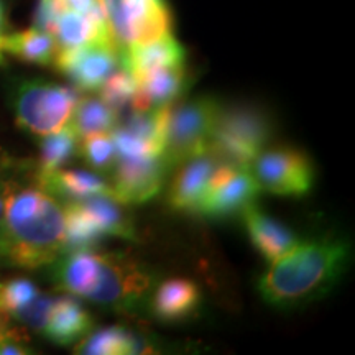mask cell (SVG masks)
Segmentation results:
<instances>
[{"mask_svg":"<svg viewBox=\"0 0 355 355\" xmlns=\"http://www.w3.org/2000/svg\"><path fill=\"white\" fill-rule=\"evenodd\" d=\"M0 219V263L37 270L64 252V207L42 188L3 181Z\"/></svg>","mask_w":355,"mask_h":355,"instance_id":"6da1fadb","label":"cell"},{"mask_svg":"<svg viewBox=\"0 0 355 355\" xmlns=\"http://www.w3.org/2000/svg\"><path fill=\"white\" fill-rule=\"evenodd\" d=\"M347 259V245L336 239L298 243L261 275V298L278 308L308 303L336 285Z\"/></svg>","mask_w":355,"mask_h":355,"instance_id":"7a4b0ae2","label":"cell"},{"mask_svg":"<svg viewBox=\"0 0 355 355\" xmlns=\"http://www.w3.org/2000/svg\"><path fill=\"white\" fill-rule=\"evenodd\" d=\"M220 109L219 102L212 97H198L170 109L162 152L166 170L209 152L211 137Z\"/></svg>","mask_w":355,"mask_h":355,"instance_id":"3957f363","label":"cell"},{"mask_svg":"<svg viewBox=\"0 0 355 355\" xmlns=\"http://www.w3.org/2000/svg\"><path fill=\"white\" fill-rule=\"evenodd\" d=\"M79 96L74 89L60 84L25 81L13 96V114L17 123L32 135L44 137L68 125Z\"/></svg>","mask_w":355,"mask_h":355,"instance_id":"277c9868","label":"cell"},{"mask_svg":"<svg viewBox=\"0 0 355 355\" xmlns=\"http://www.w3.org/2000/svg\"><path fill=\"white\" fill-rule=\"evenodd\" d=\"M268 139L270 123L255 109H220L211 137L209 152L220 162L250 170Z\"/></svg>","mask_w":355,"mask_h":355,"instance_id":"5b68a950","label":"cell"},{"mask_svg":"<svg viewBox=\"0 0 355 355\" xmlns=\"http://www.w3.org/2000/svg\"><path fill=\"white\" fill-rule=\"evenodd\" d=\"M152 286V273L123 254L96 255V268L84 300L115 309H133Z\"/></svg>","mask_w":355,"mask_h":355,"instance_id":"8992f818","label":"cell"},{"mask_svg":"<svg viewBox=\"0 0 355 355\" xmlns=\"http://www.w3.org/2000/svg\"><path fill=\"white\" fill-rule=\"evenodd\" d=\"M119 51L173 35L166 0H102Z\"/></svg>","mask_w":355,"mask_h":355,"instance_id":"52a82bcc","label":"cell"},{"mask_svg":"<svg viewBox=\"0 0 355 355\" xmlns=\"http://www.w3.org/2000/svg\"><path fill=\"white\" fill-rule=\"evenodd\" d=\"M260 189L279 196H304L314 183V168L308 155L293 148L261 152L252 163Z\"/></svg>","mask_w":355,"mask_h":355,"instance_id":"ba28073f","label":"cell"},{"mask_svg":"<svg viewBox=\"0 0 355 355\" xmlns=\"http://www.w3.org/2000/svg\"><path fill=\"white\" fill-rule=\"evenodd\" d=\"M121 64V51L114 42H96L78 48H60L53 66L83 91H99Z\"/></svg>","mask_w":355,"mask_h":355,"instance_id":"9c48e42d","label":"cell"},{"mask_svg":"<svg viewBox=\"0 0 355 355\" xmlns=\"http://www.w3.org/2000/svg\"><path fill=\"white\" fill-rule=\"evenodd\" d=\"M166 168L162 157H122L112 168V194L121 204H144L162 189Z\"/></svg>","mask_w":355,"mask_h":355,"instance_id":"30bf717a","label":"cell"},{"mask_svg":"<svg viewBox=\"0 0 355 355\" xmlns=\"http://www.w3.org/2000/svg\"><path fill=\"white\" fill-rule=\"evenodd\" d=\"M37 26L50 32L60 48H78L96 42L115 43L104 17L73 10H38Z\"/></svg>","mask_w":355,"mask_h":355,"instance_id":"8fae6325","label":"cell"},{"mask_svg":"<svg viewBox=\"0 0 355 355\" xmlns=\"http://www.w3.org/2000/svg\"><path fill=\"white\" fill-rule=\"evenodd\" d=\"M220 163L211 152L201 153L181 163L175 180L168 189V202L173 209L183 212H198L212 173Z\"/></svg>","mask_w":355,"mask_h":355,"instance_id":"7c38bea8","label":"cell"},{"mask_svg":"<svg viewBox=\"0 0 355 355\" xmlns=\"http://www.w3.org/2000/svg\"><path fill=\"white\" fill-rule=\"evenodd\" d=\"M260 186L250 170L237 168L227 181L207 191L198 207V214L206 217H229L242 214L243 209L255 204Z\"/></svg>","mask_w":355,"mask_h":355,"instance_id":"4fadbf2b","label":"cell"},{"mask_svg":"<svg viewBox=\"0 0 355 355\" xmlns=\"http://www.w3.org/2000/svg\"><path fill=\"white\" fill-rule=\"evenodd\" d=\"M242 217L252 243L259 250V254L270 263L282 259L283 255H286L300 243L298 237L290 229L285 227L282 222L265 214L254 204L242 211Z\"/></svg>","mask_w":355,"mask_h":355,"instance_id":"5bb4252c","label":"cell"},{"mask_svg":"<svg viewBox=\"0 0 355 355\" xmlns=\"http://www.w3.org/2000/svg\"><path fill=\"white\" fill-rule=\"evenodd\" d=\"M92 329V316L71 295L53 300L42 334L58 345L79 343Z\"/></svg>","mask_w":355,"mask_h":355,"instance_id":"9a60e30c","label":"cell"},{"mask_svg":"<svg viewBox=\"0 0 355 355\" xmlns=\"http://www.w3.org/2000/svg\"><path fill=\"white\" fill-rule=\"evenodd\" d=\"M135 81L139 86L137 110H145L168 105L178 99L188 84V73L184 63L170 64L140 74Z\"/></svg>","mask_w":355,"mask_h":355,"instance_id":"2e32d148","label":"cell"},{"mask_svg":"<svg viewBox=\"0 0 355 355\" xmlns=\"http://www.w3.org/2000/svg\"><path fill=\"white\" fill-rule=\"evenodd\" d=\"M201 303L198 285L186 278H171L163 282L152 296V314L163 322H178L188 319Z\"/></svg>","mask_w":355,"mask_h":355,"instance_id":"e0dca14e","label":"cell"},{"mask_svg":"<svg viewBox=\"0 0 355 355\" xmlns=\"http://www.w3.org/2000/svg\"><path fill=\"white\" fill-rule=\"evenodd\" d=\"M38 188L51 196H60L68 201H79L92 196H112V188L101 176L83 170H55L37 176Z\"/></svg>","mask_w":355,"mask_h":355,"instance_id":"ac0fdd59","label":"cell"},{"mask_svg":"<svg viewBox=\"0 0 355 355\" xmlns=\"http://www.w3.org/2000/svg\"><path fill=\"white\" fill-rule=\"evenodd\" d=\"M153 352L152 344L144 336L123 326H110L83 337L76 345V354L86 355H130Z\"/></svg>","mask_w":355,"mask_h":355,"instance_id":"d6986e66","label":"cell"},{"mask_svg":"<svg viewBox=\"0 0 355 355\" xmlns=\"http://www.w3.org/2000/svg\"><path fill=\"white\" fill-rule=\"evenodd\" d=\"M58 51H60V46L55 37L40 26L7 33L3 38V55L15 56L25 63L53 66Z\"/></svg>","mask_w":355,"mask_h":355,"instance_id":"ffe728a7","label":"cell"},{"mask_svg":"<svg viewBox=\"0 0 355 355\" xmlns=\"http://www.w3.org/2000/svg\"><path fill=\"white\" fill-rule=\"evenodd\" d=\"M84 214L92 220L102 237L112 235L121 239H135V227L122 204L112 196H92L76 201Z\"/></svg>","mask_w":355,"mask_h":355,"instance_id":"44dd1931","label":"cell"},{"mask_svg":"<svg viewBox=\"0 0 355 355\" xmlns=\"http://www.w3.org/2000/svg\"><path fill=\"white\" fill-rule=\"evenodd\" d=\"M119 115L112 107H109L102 99L89 97L79 99L69 125L74 128L79 139L96 133H112L117 127Z\"/></svg>","mask_w":355,"mask_h":355,"instance_id":"7402d4cb","label":"cell"},{"mask_svg":"<svg viewBox=\"0 0 355 355\" xmlns=\"http://www.w3.org/2000/svg\"><path fill=\"white\" fill-rule=\"evenodd\" d=\"M78 144L79 137L69 123L61 130L44 135L40 144L37 175L35 176L46 175V173L63 168L78 152Z\"/></svg>","mask_w":355,"mask_h":355,"instance_id":"603a6c76","label":"cell"},{"mask_svg":"<svg viewBox=\"0 0 355 355\" xmlns=\"http://www.w3.org/2000/svg\"><path fill=\"white\" fill-rule=\"evenodd\" d=\"M101 99L112 107L117 115L128 110H135L139 104V86L130 71L122 66V69L114 71L105 83L101 86Z\"/></svg>","mask_w":355,"mask_h":355,"instance_id":"cb8c5ba5","label":"cell"},{"mask_svg":"<svg viewBox=\"0 0 355 355\" xmlns=\"http://www.w3.org/2000/svg\"><path fill=\"white\" fill-rule=\"evenodd\" d=\"M38 286L28 278H10L0 282V316L7 321L15 318L40 295Z\"/></svg>","mask_w":355,"mask_h":355,"instance_id":"d4e9b609","label":"cell"},{"mask_svg":"<svg viewBox=\"0 0 355 355\" xmlns=\"http://www.w3.org/2000/svg\"><path fill=\"white\" fill-rule=\"evenodd\" d=\"M78 152L83 155L89 166L99 171H110L117 159L112 133H96L79 139Z\"/></svg>","mask_w":355,"mask_h":355,"instance_id":"484cf974","label":"cell"},{"mask_svg":"<svg viewBox=\"0 0 355 355\" xmlns=\"http://www.w3.org/2000/svg\"><path fill=\"white\" fill-rule=\"evenodd\" d=\"M13 337H15V339H25L24 332L12 327L10 321H7L6 318L0 316V344L7 339H13Z\"/></svg>","mask_w":355,"mask_h":355,"instance_id":"4316f807","label":"cell"},{"mask_svg":"<svg viewBox=\"0 0 355 355\" xmlns=\"http://www.w3.org/2000/svg\"><path fill=\"white\" fill-rule=\"evenodd\" d=\"M7 21H6V8H3L2 0H0V64L6 60V55H3V38L7 35Z\"/></svg>","mask_w":355,"mask_h":355,"instance_id":"83f0119b","label":"cell"},{"mask_svg":"<svg viewBox=\"0 0 355 355\" xmlns=\"http://www.w3.org/2000/svg\"><path fill=\"white\" fill-rule=\"evenodd\" d=\"M3 199H6V188H3V181H0V219L3 212Z\"/></svg>","mask_w":355,"mask_h":355,"instance_id":"f1b7e54d","label":"cell"}]
</instances>
